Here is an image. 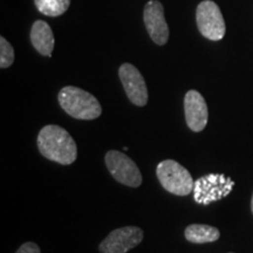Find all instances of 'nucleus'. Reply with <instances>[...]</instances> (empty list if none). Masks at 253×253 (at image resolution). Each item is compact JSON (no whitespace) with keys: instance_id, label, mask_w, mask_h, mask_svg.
<instances>
[{"instance_id":"obj_1","label":"nucleus","mask_w":253,"mask_h":253,"mask_svg":"<svg viewBox=\"0 0 253 253\" xmlns=\"http://www.w3.org/2000/svg\"><path fill=\"white\" fill-rule=\"evenodd\" d=\"M37 142L40 154L52 162L69 166L77 160V143L62 126L55 125L43 126L38 135Z\"/></svg>"},{"instance_id":"obj_2","label":"nucleus","mask_w":253,"mask_h":253,"mask_svg":"<svg viewBox=\"0 0 253 253\" xmlns=\"http://www.w3.org/2000/svg\"><path fill=\"white\" fill-rule=\"evenodd\" d=\"M58 99L61 108L74 119L89 121L97 119L102 114V108L96 97L81 88L63 87Z\"/></svg>"},{"instance_id":"obj_3","label":"nucleus","mask_w":253,"mask_h":253,"mask_svg":"<svg viewBox=\"0 0 253 253\" xmlns=\"http://www.w3.org/2000/svg\"><path fill=\"white\" fill-rule=\"evenodd\" d=\"M156 175L164 190L176 196H188L194 190L192 176L184 167L173 160L162 161L156 168Z\"/></svg>"},{"instance_id":"obj_4","label":"nucleus","mask_w":253,"mask_h":253,"mask_svg":"<svg viewBox=\"0 0 253 253\" xmlns=\"http://www.w3.org/2000/svg\"><path fill=\"white\" fill-rule=\"evenodd\" d=\"M235 182L223 173H209L195 182L194 199L196 203L209 205L231 194Z\"/></svg>"},{"instance_id":"obj_5","label":"nucleus","mask_w":253,"mask_h":253,"mask_svg":"<svg viewBox=\"0 0 253 253\" xmlns=\"http://www.w3.org/2000/svg\"><path fill=\"white\" fill-rule=\"evenodd\" d=\"M196 21L198 31L204 38L219 41L225 36L226 26L219 6L211 0H204L196 9Z\"/></svg>"},{"instance_id":"obj_6","label":"nucleus","mask_w":253,"mask_h":253,"mask_svg":"<svg viewBox=\"0 0 253 253\" xmlns=\"http://www.w3.org/2000/svg\"><path fill=\"white\" fill-rule=\"evenodd\" d=\"M106 166L112 176L121 184L138 188L142 183V173L130 157L118 150H110L104 156Z\"/></svg>"},{"instance_id":"obj_7","label":"nucleus","mask_w":253,"mask_h":253,"mask_svg":"<svg viewBox=\"0 0 253 253\" xmlns=\"http://www.w3.org/2000/svg\"><path fill=\"white\" fill-rule=\"evenodd\" d=\"M143 231L137 226H125L112 231L99 246L101 253H126L143 240Z\"/></svg>"},{"instance_id":"obj_8","label":"nucleus","mask_w":253,"mask_h":253,"mask_svg":"<svg viewBox=\"0 0 253 253\" xmlns=\"http://www.w3.org/2000/svg\"><path fill=\"white\" fill-rule=\"evenodd\" d=\"M143 20L151 40L158 46L169 40V26L164 17V7L158 0H150L144 6Z\"/></svg>"},{"instance_id":"obj_9","label":"nucleus","mask_w":253,"mask_h":253,"mask_svg":"<svg viewBox=\"0 0 253 253\" xmlns=\"http://www.w3.org/2000/svg\"><path fill=\"white\" fill-rule=\"evenodd\" d=\"M119 77L130 102L138 107L145 106L148 103V89L140 71L131 63H123L119 69Z\"/></svg>"},{"instance_id":"obj_10","label":"nucleus","mask_w":253,"mask_h":253,"mask_svg":"<svg viewBox=\"0 0 253 253\" xmlns=\"http://www.w3.org/2000/svg\"><path fill=\"white\" fill-rule=\"evenodd\" d=\"M184 112L186 125L192 131L204 130L208 125V104L202 94L197 90H189L184 97Z\"/></svg>"},{"instance_id":"obj_11","label":"nucleus","mask_w":253,"mask_h":253,"mask_svg":"<svg viewBox=\"0 0 253 253\" xmlns=\"http://www.w3.org/2000/svg\"><path fill=\"white\" fill-rule=\"evenodd\" d=\"M31 42L43 56H52L54 49V34L46 21L37 20L31 28Z\"/></svg>"},{"instance_id":"obj_12","label":"nucleus","mask_w":253,"mask_h":253,"mask_svg":"<svg viewBox=\"0 0 253 253\" xmlns=\"http://www.w3.org/2000/svg\"><path fill=\"white\" fill-rule=\"evenodd\" d=\"M185 239L194 244L213 243L219 239L220 232L217 227L205 224H191L184 231Z\"/></svg>"},{"instance_id":"obj_13","label":"nucleus","mask_w":253,"mask_h":253,"mask_svg":"<svg viewBox=\"0 0 253 253\" xmlns=\"http://www.w3.org/2000/svg\"><path fill=\"white\" fill-rule=\"evenodd\" d=\"M40 13L47 17H60L71 6V0H34Z\"/></svg>"},{"instance_id":"obj_14","label":"nucleus","mask_w":253,"mask_h":253,"mask_svg":"<svg viewBox=\"0 0 253 253\" xmlns=\"http://www.w3.org/2000/svg\"><path fill=\"white\" fill-rule=\"evenodd\" d=\"M14 62V49L11 43L5 39L4 37H0V68L5 69L12 66Z\"/></svg>"},{"instance_id":"obj_15","label":"nucleus","mask_w":253,"mask_h":253,"mask_svg":"<svg viewBox=\"0 0 253 253\" xmlns=\"http://www.w3.org/2000/svg\"><path fill=\"white\" fill-rule=\"evenodd\" d=\"M15 253H41V251L40 248L36 244V243L28 242L21 245Z\"/></svg>"},{"instance_id":"obj_16","label":"nucleus","mask_w":253,"mask_h":253,"mask_svg":"<svg viewBox=\"0 0 253 253\" xmlns=\"http://www.w3.org/2000/svg\"><path fill=\"white\" fill-rule=\"evenodd\" d=\"M251 210H252V213H253V195H252V201H251Z\"/></svg>"},{"instance_id":"obj_17","label":"nucleus","mask_w":253,"mask_h":253,"mask_svg":"<svg viewBox=\"0 0 253 253\" xmlns=\"http://www.w3.org/2000/svg\"><path fill=\"white\" fill-rule=\"evenodd\" d=\"M128 149H129L128 147H123V150H125V151H126V150H128Z\"/></svg>"}]
</instances>
